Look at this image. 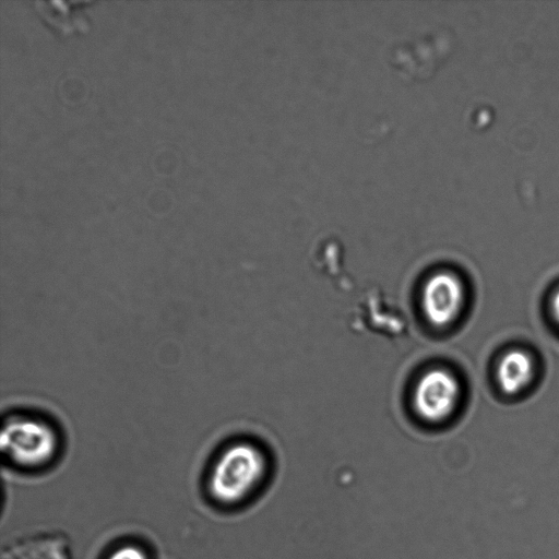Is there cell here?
Segmentation results:
<instances>
[{
    "label": "cell",
    "mask_w": 559,
    "mask_h": 559,
    "mask_svg": "<svg viewBox=\"0 0 559 559\" xmlns=\"http://www.w3.org/2000/svg\"><path fill=\"white\" fill-rule=\"evenodd\" d=\"M460 395V382L450 370L431 368L418 379L413 404L420 418L429 423H439L453 414Z\"/></svg>",
    "instance_id": "3957f363"
},
{
    "label": "cell",
    "mask_w": 559,
    "mask_h": 559,
    "mask_svg": "<svg viewBox=\"0 0 559 559\" xmlns=\"http://www.w3.org/2000/svg\"><path fill=\"white\" fill-rule=\"evenodd\" d=\"M464 299L463 283L452 272L433 273L424 284L423 311L435 326L443 328L454 322L462 311Z\"/></svg>",
    "instance_id": "277c9868"
},
{
    "label": "cell",
    "mask_w": 559,
    "mask_h": 559,
    "mask_svg": "<svg viewBox=\"0 0 559 559\" xmlns=\"http://www.w3.org/2000/svg\"><path fill=\"white\" fill-rule=\"evenodd\" d=\"M267 460L262 450L248 441H238L217 457L209 488L215 500L234 504L249 497L263 481Z\"/></svg>",
    "instance_id": "6da1fadb"
},
{
    "label": "cell",
    "mask_w": 559,
    "mask_h": 559,
    "mask_svg": "<svg viewBox=\"0 0 559 559\" xmlns=\"http://www.w3.org/2000/svg\"><path fill=\"white\" fill-rule=\"evenodd\" d=\"M534 362L522 349L507 352L500 359L496 378L499 388L507 394H518L533 380Z\"/></svg>",
    "instance_id": "5b68a950"
},
{
    "label": "cell",
    "mask_w": 559,
    "mask_h": 559,
    "mask_svg": "<svg viewBox=\"0 0 559 559\" xmlns=\"http://www.w3.org/2000/svg\"><path fill=\"white\" fill-rule=\"evenodd\" d=\"M550 308L554 319L559 323V289L552 295Z\"/></svg>",
    "instance_id": "52a82bcc"
},
{
    "label": "cell",
    "mask_w": 559,
    "mask_h": 559,
    "mask_svg": "<svg viewBox=\"0 0 559 559\" xmlns=\"http://www.w3.org/2000/svg\"><path fill=\"white\" fill-rule=\"evenodd\" d=\"M59 438L53 426L34 415H13L2 425V453L13 463L35 467L48 463L58 450Z\"/></svg>",
    "instance_id": "7a4b0ae2"
},
{
    "label": "cell",
    "mask_w": 559,
    "mask_h": 559,
    "mask_svg": "<svg viewBox=\"0 0 559 559\" xmlns=\"http://www.w3.org/2000/svg\"><path fill=\"white\" fill-rule=\"evenodd\" d=\"M108 559H147L144 551L135 546H123L114 551Z\"/></svg>",
    "instance_id": "8992f818"
}]
</instances>
